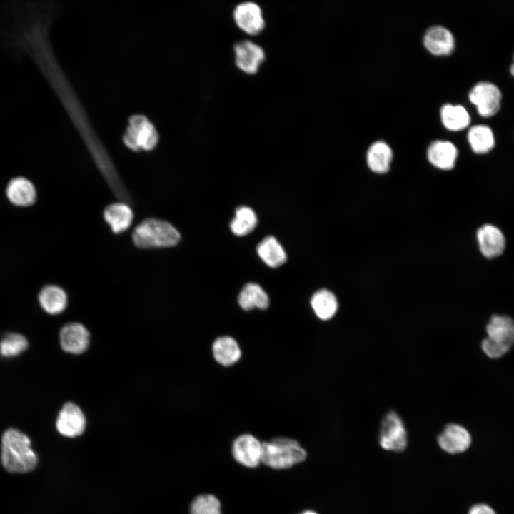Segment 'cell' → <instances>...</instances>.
I'll list each match as a JSON object with an SVG mask.
<instances>
[{
	"label": "cell",
	"instance_id": "1",
	"mask_svg": "<svg viewBox=\"0 0 514 514\" xmlns=\"http://www.w3.org/2000/svg\"><path fill=\"white\" fill-rule=\"evenodd\" d=\"M29 437L15 428H9L1 438V463L10 473H24L34 469L38 458L31 448Z\"/></svg>",
	"mask_w": 514,
	"mask_h": 514
},
{
	"label": "cell",
	"instance_id": "2",
	"mask_svg": "<svg viewBox=\"0 0 514 514\" xmlns=\"http://www.w3.org/2000/svg\"><path fill=\"white\" fill-rule=\"evenodd\" d=\"M132 238L136 246L151 248L173 246L179 242L181 236L168 222L148 218L135 228Z\"/></svg>",
	"mask_w": 514,
	"mask_h": 514
},
{
	"label": "cell",
	"instance_id": "3",
	"mask_svg": "<svg viewBox=\"0 0 514 514\" xmlns=\"http://www.w3.org/2000/svg\"><path fill=\"white\" fill-rule=\"evenodd\" d=\"M485 337L481 343L484 353L498 358L508 353L514 343V321L506 315H493L486 326Z\"/></svg>",
	"mask_w": 514,
	"mask_h": 514
},
{
	"label": "cell",
	"instance_id": "4",
	"mask_svg": "<svg viewBox=\"0 0 514 514\" xmlns=\"http://www.w3.org/2000/svg\"><path fill=\"white\" fill-rule=\"evenodd\" d=\"M306 458L305 450L294 440L276 438L262 443L261 462L272 468H288Z\"/></svg>",
	"mask_w": 514,
	"mask_h": 514
},
{
	"label": "cell",
	"instance_id": "5",
	"mask_svg": "<svg viewBox=\"0 0 514 514\" xmlns=\"http://www.w3.org/2000/svg\"><path fill=\"white\" fill-rule=\"evenodd\" d=\"M379 443L383 449L395 452L406 448V430L401 418L394 411L388 413L382 420Z\"/></svg>",
	"mask_w": 514,
	"mask_h": 514
},
{
	"label": "cell",
	"instance_id": "6",
	"mask_svg": "<svg viewBox=\"0 0 514 514\" xmlns=\"http://www.w3.org/2000/svg\"><path fill=\"white\" fill-rule=\"evenodd\" d=\"M233 51L236 67L249 75L256 74L266 59L263 49L248 39L236 42Z\"/></svg>",
	"mask_w": 514,
	"mask_h": 514
},
{
	"label": "cell",
	"instance_id": "7",
	"mask_svg": "<svg viewBox=\"0 0 514 514\" xmlns=\"http://www.w3.org/2000/svg\"><path fill=\"white\" fill-rule=\"evenodd\" d=\"M158 136L153 125L143 116H136L124 137V142L130 148L138 151L150 150L157 143Z\"/></svg>",
	"mask_w": 514,
	"mask_h": 514
},
{
	"label": "cell",
	"instance_id": "8",
	"mask_svg": "<svg viewBox=\"0 0 514 514\" xmlns=\"http://www.w3.org/2000/svg\"><path fill=\"white\" fill-rule=\"evenodd\" d=\"M233 17L238 29L251 36L260 34L266 26L261 8L253 1L238 4L233 11Z\"/></svg>",
	"mask_w": 514,
	"mask_h": 514
},
{
	"label": "cell",
	"instance_id": "9",
	"mask_svg": "<svg viewBox=\"0 0 514 514\" xmlns=\"http://www.w3.org/2000/svg\"><path fill=\"white\" fill-rule=\"evenodd\" d=\"M470 101L476 106L478 113L485 117L494 115L500 109L501 93L490 82H479L469 93Z\"/></svg>",
	"mask_w": 514,
	"mask_h": 514
},
{
	"label": "cell",
	"instance_id": "10",
	"mask_svg": "<svg viewBox=\"0 0 514 514\" xmlns=\"http://www.w3.org/2000/svg\"><path fill=\"white\" fill-rule=\"evenodd\" d=\"M86 418L81 409L71 402L62 406L56 421L58 432L69 438L81 435L86 428Z\"/></svg>",
	"mask_w": 514,
	"mask_h": 514
},
{
	"label": "cell",
	"instance_id": "11",
	"mask_svg": "<svg viewBox=\"0 0 514 514\" xmlns=\"http://www.w3.org/2000/svg\"><path fill=\"white\" fill-rule=\"evenodd\" d=\"M89 338L87 328L78 322L66 324L59 333L62 350L71 354H81L86 351L89 345Z\"/></svg>",
	"mask_w": 514,
	"mask_h": 514
},
{
	"label": "cell",
	"instance_id": "12",
	"mask_svg": "<svg viewBox=\"0 0 514 514\" xmlns=\"http://www.w3.org/2000/svg\"><path fill=\"white\" fill-rule=\"evenodd\" d=\"M438 443L445 452L456 454L465 451L470 447L471 436L462 425L450 423L438 435Z\"/></svg>",
	"mask_w": 514,
	"mask_h": 514
},
{
	"label": "cell",
	"instance_id": "13",
	"mask_svg": "<svg viewBox=\"0 0 514 514\" xmlns=\"http://www.w3.org/2000/svg\"><path fill=\"white\" fill-rule=\"evenodd\" d=\"M262 444L254 436L243 434L238 437L233 445L234 458L249 468L256 467L261 462Z\"/></svg>",
	"mask_w": 514,
	"mask_h": 514
},
{
	"label": "cell",
	"instance_id": "14",
	"mask_svg": "<svg viewBox=\"0 0 514 514\" xmlns=\"http://www.w3.org/2000/svg\"><path fill=\"white\" fill-rule=\"evenodd\" d=\"M476 236L480 251L485 257L496 258L504 251L505 238L496 226L485 224L478 228Z\"/></svg>",
	"mask_w": 514,
	"mask_h": 514
},
{
	"label": "cell",
	"instance_id": "15",
	"mask_svg": "<svg viewBox=\"0 0 514 514\" xmlns=\"http://www.w3.org/2000/svg\"><path fill=\"white\" fill-rule=\"evenodd\" d=\"M423 44L434 55H448L454 49L455 39L449 29L440 25H434L425 31Z\"/></svg>",
	"mask_w": 514,
	"mask_h": 514
},
{
	"label": "cell",
	"instance_id": "16",
	"mask_svg": "<svg viewBox=\"0 0 514 514\" xmlns=\"http://www.w3.org/2000/svg\"><path fill=\"white\" fill-rule=\"evenodd\" d=\"M427 157L433 166L441 170H450L455 166L458 150L450 141L435 140L429 145Z\"/></svg>",
	"mask_w": 514,
	"mask_h": 514
},
{
	"label": "cell",
	"instance_id": "17",
	"mask_svg": "<svg viewBox=\"0 0 514 514\" xmlns=\"http://www.w3.org/2000/svg\"><path fill=\"white\" fill-rule=\"evenodd\" d=\"M6 192L8 199L18 206H29L36 201V192L34 186L24 177H16L11 180Z\"/></svg>",
	"mask_w": 514,
	"mask_h": 514
},
{
	"label": "cell",
	"instance_id": "18",
	"mask_svg": "<svg viewBox=\"0 0 514 514\" xmlns=\"http://www.w3.org/2000/svg\"><path fill=\"white\" fill-rule=\"evenodd\" d=\"M212 353L216 361L224 366L235 364L241 357L238 342L228 336H220L213 341Z\"/></svg>",
	"mask_w": 514,
	"mask_h": 514
},
{
	"label": "cell",
	"instance_id": "19",
	"mask_svg": "<svg viewBox=\"0 0 514 514\" xmlns=\"http://www.w3.org/2000/svg\"><path fill=\"white\" fill-rule=\"evenodd\" d=\"M392 160V149L383 141L373 142L367 151L366 162L369 168L374 173H386L390 168Z\"/></svg>",
	"mask_w": 514,
	"mask_h": 514
},
{
	"label": "cell",
	"instance_id": "20",
	"mask_svg": "<svg viewBox=\"0 0 514 514\" xmlns=\"http://www.w3.org/2000/svg\"><path fill=\"white\" fill-rule=\"evenodd\" d=\"M311 308L318 318L331 319L337 313L338 302L335 294L326 288L316 291L310 301Z\"/></svg>",
	"mask_w": 514,
	"mask_h": 514
},
{
	"label": "cell",
	"instance_id": "21",
	"mask_svg": "<svg viewBox=\"0 0 514 514\" xmlns=\"http://www.w3.org/2000/svg\"><path fill=\"white\" fill-rule=\"evenodd\" d=\"M39 302L44 311L56 315L66 309L68 303L67 295L59 286L49 285L41 290Z\"/></svg>",
	"mask_w": 514,
	"mask_h": 514
},
{
	"label": "cell",
	"instance_id": "22",
	"mask_svg": "<svg viewBox=\"0 0 514 514\" xmlns=\"http://www.w3.org/2000/svg\"><path fill=\"white\" fill-rule=\"evenodd\" d=\"M238 303L245 311L254 308L265 310L269 306V297L261 286L255 283H248L240 291Z\"/></svg>",
	"mask_w": 514,
	"mask_h": 514
},
{
	"label": "cell",
	"instance_id": "23",
	"mask_svg": "<svg viewBox=\"0 0 514 514\" xmlns=\"http://www.w3.org/2000/svg\"><path fill=\"white\" fill-rule=\"evenodd\" d=\"M104 217L113 232L119 233L129 228L133 216L128 206L122 203H116L109 205L104 210Z\"/></svg>",
	"mask_w": 514,
	"mask_h": 514
},
{
	"label": "cell",
	"instance_id": "24",
	"mask_svg": "<svg viewBox=\"0 0 514 514\" xmlns=\"http://www.w3.org/2000/svg\"><path fill=\"white\" fill-rule=\"evenodd\" d=\"M257 252L262 261L271 268L278 267L286 261L283 248L273 236L263 238L258 245Z\"/></svg>",
	"mask_w": 514,
	"mask_h": 514
},
{
	"label": "cell",
	"instance_id": "25",
	"mask_svg": "<svg viewBox=\"0 0 514 514\" xmlns=\"http://www.w3.org/2000/svg\"><path fill=\"white\" fill-rule=\"evenodd\" d=\"M440 116L443 126L450 131H460L470 123V115L461 105L445 104L440 108Z\"/></svg>",
	"mask_w": 514,
	"mask_h": 514
},
{
	"label": "cell",
	"instance_id": "26",
	"mask_svg": "<svg viewBox=\"0 0 514 514\" xmlns=\"http://www.w3.org/2000/svg\"><path fill=\"white\" fill-rule=\"evenodd\" d=\"M468 139L472 150L476 153H485L495 145L492 130L485 125H475L468 133Z\"/></svg>",
	"mask_w": 514,
	"mask_h": 514
},
{
	"label": "cell",
	"instance_id": "27",
	"mask_svg": "<svg viewBox=\"0 0 514 514\" xmlns=\"http://www.w3.org/2000/svg\"><path fill=\"white\" fill-rule=\"evenodd\" d=\"M258 219L255 212L248 206H241L236 211V215L231 221V231L237 236H245L251 233L256 226Z\"/></svg>",
	"mask_w": 514,
	"mask_h": 514
},
{
	"label": "cell",
	"instance_id": "28",
	"mask_svg": "<svg viewBox=\"0 0 514 514\" xmlns=\"http://www.w3.org/2000/svg\"><path fill=\"white\" fill-rule=\"evenodd\" d=\"M27 348V339L19 333H8L0 341V355L5 358L17 356Z\"/></svg>",
	"mask_w": 514,
	"mask_h": 514
},
{
	"label": "cell",
	"instance_id": "29",
	"mask_svg": "<svg viewBox=\"0 0 514 514\" xmlns=\"http://www.w3.org/2000/svg\"><path fill=\"white\" fill-rule=\"evenodd\" d=\"M191 514H221L219 500L211 495L197 497L191 506Z\"/></svg>",
	"mask_w": 514,
	"mask_h": 514
},
{
	"label": "cell",
	"instance_id": "30",
	"mask_svg": "<svg viewBox=\"0 0 514 514\" xmlns=\"http://www.w3.org/2000/svg\"><path fill=\"white\" fill-rule=\"evenodd\" d=\"M468 514H496L494 510L485 504H477L473 506Z\"/></svg>",
	"mask_w": 514,
	"mask_h": 514
},
{
	"label": "cell",
	"instance_id": "31",
	"mask_svg": "<svg viewBox=\"0 0 514 514\" xmlns=\"http://www.w3.org/2000/svg\"><path fill=\"white\" fill-rule=\"evenodd\" d=\"M513 61H514V56H513ZM510 73L514 76V63L510 66Z\"/></svg>",
	"mask_w": 514,
	"mask_h": 514
},
{
	"label": "cell",
	"instance_id": "32",
	"mask_svg": "<svg viewBox=\"0 0 514 514\" xmlns=\"http://www.w3.org/2000/svg\"><path fill=\"white\" fill-rule=\"evenodd\" d=\"M301 514H316V513L313 511H306Z\"/></svg>",
	"mask_w": 514,
	"mask_h": 514
}]
</instances>
